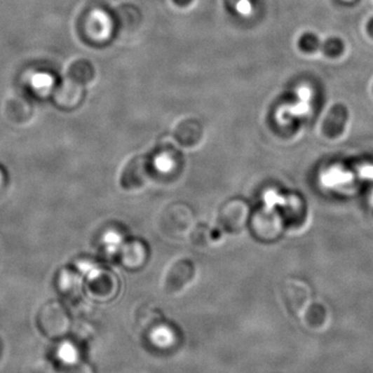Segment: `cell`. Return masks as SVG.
Here are the masks:
<instances>
[{
	"label": "cell",
	"mask_w": 373,
	"mask_h": 373,
	"mask_svg": "<svg viewBox=\"0 0 373 373\" xmlns=\"http://www.w3.org/2000/svg\"><path fill=\"white\" fill-rule=\"evenodd\" d=\"M56 288L65 298H78L81 294L82 282L79 274L70 268H64L57 273L55 280Z\"/></svg>",
	"instance_id": "7c38bea8"
},
{
	"label": "cell",
	"mask_w": 373,
	"mask_h": 373,
	"mask_svg": "<svg viewBox=\"0 0 373 373\" xmlns=\"http://www.w3.org/2000/svg\"><path fill=\"white\" fill-rule=\"evenodd\" d=\"M151 170V160L147 156H134L121 169L119 186L126 192H138L149 185Z\"/></svg>",
	"instance_id": "277c9868"
},
{
	"label": "cell",
	"mask_w": 373,
	"mask_h": 373,
	"mask_svg": "<svg viewBox=\"0 0 373 373\" xmlns=\"http://www.w3.org/2000/svg\"><path fill=\"white\" fill-rule=\"evenodd\" d=\"M205 129L196 118H186L177 123L173 132V138L183 149H196L203 142Z\"/></svg>",
	"instance_id": "30bf717a"
},
{
	"label": "cell",
	"mask_w": 373,
	"mask_h": 373,
	"mask_svg": "<svg viewBox=\"0 0 373 373\" xmlns=\"http://www.w3.org/2000/svg\"><path fill=\"white\" fill-rule=\"evenodd\" d=\"M299 46L304 52H308V53H312V52L318 51L322 46L320 39L316 34H312V32H307V34H303L299 41Z\"/></svg>",
	"instance_id": "2e32d148"
},
{
	"label": "cell",
	"mask_w": 373,
	"mask_h": 373,
	"mask_svg": "<svg viewBox=\"0 0 373 373\" xmlns=\"http://www.w3.org/2000/svg\"><path fill=\"white\" fill-rule=\"evenodd\" d=\"M250 219V207L242 198L225 201L217 215L219 227L227 234H240L246 229Z\"/></svg>",
	"instance_id": "5b68a950"
},
{
	"label": "cell",
	"mask_w": 373,
	"mask_h": 373,
	"mask_svg": "<svg viewBox=\"0 0 373 373\" xmlns=\"http://www.w3.org/2000/svg\"><path fill=\"white\" fill-rule=\"evenodd\" d=\"M348 121V108L342 104H336L330 109L323 123V133L330 140H335L344 133Z\"/></svg>",
	"instance_id": "8fae6325"
},
{
	"label": "cell",
	"mask_w": 373,
	"mask_h": 373,
	"mask_svg": "<svg viewBox=\"0 0 373 373\" xmlns=\"http://www.w3.org/2000/svg\"><path fill=\"white\" fill-rule=\"evenodd\" d=\"M281 297L287 311L298 318H302L312 302L311 288L305 281L297 278H288L283 282Z\"/></svg>",
	"instance_id": "8992f818"
},
{
	"label": "cell",
	"mask_w": 373,
	"mask_h": 373,
	"mask_svg": "<svg viewBox=\"0 0 373 373\" xmlns=\"http://www.w3.org/2000/svg\"><path fill=\"white\" fill-rule=\"evenodd\" d=\"M118 281L114 273L105 270H97L90 273L86 282V292L95 301L111 300L117 294Z\"/></svg>",
	"instance_id": "ba28073f"
},
{
	"label": "cell",
	"mask_w": 373,
	"mask_h": 373,
	"mask_svg": "<svg viewBox=\"0 0 373 373\" xmlns=\"http://www.w3.org/2000/svg\"><path fill=\"white\" fill-rule=\"evenodd\" d=\"M6 179H8V177H6V171H4V169L0 166V191H2V189L6 186Z\"/></svg>",
	"instance_id": "ac0fdd59"
},
{
	"label": "cell",
	"mask_w": 373,
	"mask_h": 373,
	"mask_svg": "<svg viewBox=\"0 0 373 373\" xmlns=\"http://www.w3.org/2000/svg\"><path fill=\"white\" fill-rule=\"evenodd\" d=\"M197 276V266L194 260L188 257H182L173 260L163 279V290L169 296L183 294L192 285Z\"/></svg>",
	"instance_id": "3957f363"
},
{
	"label": "cell",
	"mask_w": 373,
	"mask_h": 373,
	"mask_svg": "<svg viewBox=\"0 0 373 373\" xmlns=\"http://www.w3.org/2000/svg\"><path fill=\"white\" fill-rule=\"evenodd\" d=\"M367 30L369 32L370 36L373 38V18L367 24Z\"/></svg>",
	"instance_id": "ffe728a7"
},
{
	"label": "cell",
	"mask_w": 373,
	"mask_h": 373,
	"mask_svg": "<svg viewBox=\"0 0 373 373\" xmlns=\"http://www.w3.org/2000/svg\"><path fill=\"white\" fill-rule=\"evenodd\" d=\"M322 51L329 57H337L344 51V43L338 38H330L320 46Z\"/></svg>",
	"instance_id": "9a60e30c"
},
{
	"label": "cell",
	"mask_w": 373,
	"mask_h": 373,
	"mask_svg": "<svg viewBox=\"0 0 373 373\" xmlns=\"http://www.w3.org/2000/svg\"><path fill=\"white\" fill-rule=\"evenodd\" d=\"M133 320L138 335L144 338L153 336L164 324L161 310L151 304H142L136 308Z\"/></svg>",
	"instance_id": "9c48e42d"
},
{
	"label": "cell",
	"mask_w": 373,
	"mask_h": 373,
	"mask_svg": "<svg viewBox=\"0 0 373 373\" xmlns=\"http://www.w3.org/2000/svg\"><path fill=\"white\" fill-rule=\"evenodd\" d=\"M194 226V214L186 203H169L158 216V231L168 240H182L188 238Z\"/></svg>",
	"instance_id": "6da1fadb"
},
{
	"label": "cell",
	"mask_w": 373,
	"mask_h": 373,
	"mask_svg": "<svg viewBox=\"0 0 373 373\" xmlns=\"http://www.w3.org/2000/svg\"><path fill=\"white\" fill-rule=\"evenodd\" d=\"M36 326L48 339H62L72 330L70 313L64 304L58 301H50L39 310Z\"/></svg>",
	"instance_id": "7a4b0ae2"
},
{
	"label": "cell",
	"mask_w": 373,
	"mask_h": 373,
	"mask_svg": "<svg viewBox=\"0 0 373 373\" xmlns=\"http://www.w3.org/2000/svg\"><path fill=\"white\" fill-rule=\"evenodd\" d=\"M56 373H93L90 364L82 361H68L62 364L56 370Z\"/></svg>",
	"instance_id": "5bb4252c"
},
{
	"label": "cell",
	"mask_w": 373,
	"mask_h": 373,
	"mask_svg": "<svg viewBox=\"0 0 373 373\" xmlns=\"http://www.w3.org/2000/svg\"><path fill=\"white\" fill-rule=\"evenodd\" d=\"M208 231L207 227L201 226L195 227L193 229V231H191L190 236L192 238V243L197 247H205L207 246L208 240Z\"/></svg>",
	"instance_id": "e0dca14e"
},
{
	"label": "cell",
	"mask_w": 373,
	"mask_h": 373,
	"mask_svg": "<svg viewBox=\"0 0 373 373\" xmlns=\"http://www.w3.org/2000/svg\"><path fill=\"white\" fill-rule=\"evenodd\" d=\"M147 248L140 240H131L121 247V260L126 268H140L147 260Z\"/></svg>",
	"instance_id": "4fadbf2b"
},
{
	"label": "cell",
	"mask_w": 373,
	"mask_h": 373,
	"mask_svg": "<svg viewBox=\"0 0 373 373\" xmlns=\"http://www.w3.org/2000/svg\"><path fill=\"white\" fill-rule=\"evenodd\" d=\"M248 225L255 238L262 243L274 242L283 231L279 217L268 210L255 212L250 216Z\"/></svg>",
	"instance_id": "52a82bcc"
},
{
	"label": "cell",
	"mask_w": 373,
	"mask_h": 373,
	"mask_svg": "<svg viewBox=\"0 0 373 373\" xmlns=\"http://www.w3.org/2000/svg\"><path fill=\"white\" fill-rule=\"evenodd\" d=\"M175 4H179V6H186V4H190L192 0H173Z\"/></svg>",
	"instance_id": "d6986e66"
}]
</instances>
